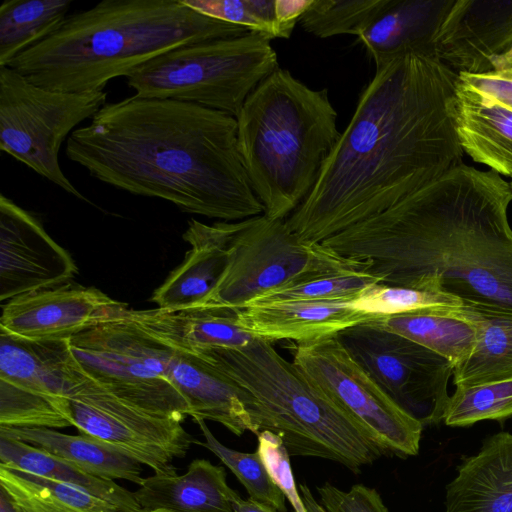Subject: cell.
Masks as SVG:
<instances>
[{
  "label": "cell",
  "instance_id": "cell-1",
  "mask_svg": "<svg viewBox=\"0 0 512 512\" xmlns=\"http://www.w3.org/2000/svg\"><path fill=\"white\" fill-rule=\"evenodd\" d=\"M459 74L435 54L376 67L312 191L287 218L321 243L463 164L454 111Z\"/></svg>",
  "mask_w": 512,
  "mask_h": 512
},
{
  "label": "cell",
  "instance_id": "cell-2",
  "mask_svg": "<svg viewBox=\"0 0 512 512\" xmlns=\"http://www.w3.org/2000/svg\"><path fill=\"white\" fill-rule=\"evenodd\" d=\"M511 202V184L497 172L463 163L321 244L367 262L382 284L512 314Z\"/></svg>",
  "mask_w": 512,
  "mask_h": 512
},
{
  "label": "cell",
  "instance_id": "cell-3",
  "mask_svg": "<svg viewBox=\"0 0 512 512\" xmlns=\"http://www.w3.org/2000/svg\"><path fill=\"white\" fill-rule=\"evenodd\" d=\"M93 178L185 213L239 221L264 213L238 147L237 120L195 104L133 95L106 103L68 137Z\"/></svg>",
  "mask_w": 512,
  "mask_h": 512
},
{
  "label": "cell",
  "instance_id": "cell-4",
  "mask_svg": "<svg viewBox=\"0 0 512 512\" xmlns=\"http://www.w3.org/2000/svg\"><path fill=\"white\" fill-rule=\"evenodd\" d=\"M247 28L213 19L181 0H104L69 15L7 66L53 91H103L117 77L175 48L238 37Z\"/></svg>",
  "mask_w": 512,
  "mask_h": 512
},
{
  "label": "cell",
  "instance_id": "cell-5",
  "mask_svg": "<svg viewBox=\"0 0 512 512\" xmlns=\"http://www.w3.org/2000/svg\"><path fill=\"white\" fill-rule=\"evenodd\" d=\"M240 155L251 187L271 219H287L315 186L338 141L328 90L277 68L246 98L237 117Z\"/></svg>",
  "mask_w": 512,
  "mask_h": 512
},
{
  "label": "cell",
  "instance_id": "cell-6",
  "mask_svg": "<svg viewBox=\"0 0 512 512\" xmlns=\"http://www.w3.org/2000/svg\"><path fill=\"white\" fill-rule=\"evenodd\" d=\"M195 356L252 396L258 433L278 435L290 456L331 460L357 473L384 455L369 432L271 342L256 338L244 348Z\"/></svg>",
  "mask_w": 512,
  "mask_h": 512
},
{
  "label": "cell",
  "instance_id": "cell-7",
  "mask_svg": "<svg viewBox=\"0 0 512 512\" xmlns=\"http://www.w3.org/2000/svg\"><path fill=\"white\" fill-rule=\"evenodd\" d=\"M270 41L249 32L181 46L133 70L127 85L138 97L191 103L236 118L246 98L278 68Z\"/></svg>",
  "mask_w": 512,
  "mask_h": 512
},
{
  "label": "cell",
  "instance_id": "cell-8",
  "mask_svg": "<svg viewBox=\"0 0 512 512\" xmlns=\"http://www.w3.org/2000/svg\"><path fill=\"white\" fill-rule=\"evenodd\" d=\"M368 269L366 262L340 256L321 243L303 241L286 220L261 214L239 221L224 272L201 307L243 309L277 289Z\"/></svg>",
  "mask_w": 512,
  "mask_h": 512
},
{
  "label": "cell",
  "instance_id": "cell-9",
  "mask_svg": "<svg viewBox=\"0 0 512 512\" xmlns=\"http://www.w3.org/2000/svg\"><path fill=\"white\" fill-rule=\"evenodd\" d=\"M103 91L69 93L39 87L0 67V149L80 200L85 196L59 164L64 140L105 104Z\"/></svg>",
  "mask_w": 512,
  "mask_h": 512
},
{
  "label": "cell",
  "instance_id": "cell-10",
  "mask_svg": "<svg viewBox=\"0 0 512 512\" xmlns=\"http://www.w3.org/2000/svg\"><path fill=\"white\" fill-rule=\"evenodd\" d=\"M85 372L108 393L141 410L183 422L189 405L172 383L174 349L130 320L110 322L70 338Z\"/></svg>",
  "mask_w": 512,
  "mask_h": 512
},
{
  "label": "cell",
  "instance_id": "cell-11",
  "mask_svg": "<svg viewBox=\"0 0 512 512\" xmlns=\"http://www.w3.org/2000/svg\"><path fill=\"white\" fill-rule=\"evenodd\" d=\"M293 363L339 402L372 436L384 454L419 452L423 425L400 407L352 358L337 336L294 343Z\"/></svg>",
  "mask_w": 512,
  "mask_h": 512
},
{
  "label": "cell",
  "instance_id": "cell-12",
  "mask_svg": "<svg viewBox=\"0 0 512 512\" xmlns=\"http://www.w3.org/2000/svg\"><path fill=\"white\" fill-rule=\"evenodd\" d=\"M336 336L352 358L423 426L443 420L454 370L450 361L371 321Z\"/></svg>",
  "mask_w": 512,
  "mask_h": 512
},
{
  "label": "cell",
  "instance_id": "cell-13",
  "mask_svg": "<svg viewBox=\"0 0 512 512\" xmlns=\"http://www.w3.org/2000/svg\"><path fill=\"white\" fill-rule=\"evenodd\" d=\"M73 426L157 474H176L193 437L182 422L153 415L108 393L102 386L70 399Z\"/></svg>",
  "mask_w": 512,
  "mask_h": 512
},
{
  "label": "cell",
  "instance_id": "cell-14",
  "mask_svg": "<svg viewBox=\"0 0 512 512\" xmlns=\"http://www.w3.org/2000/svg\"><path fill=\"white\" fill-rule=\"evenodd\" d=\"M131 309L95 287L71 281L15 297L2 306L0 329L27 339L71 338L124 321Z\"/></svg>",
  "mask_w": 512,
  "mask_h": 512
},
{
  "label": "cell",
  "instance_id": "cell-15",
  "mask_svg": "<svg viewBox=\"0 0 512 512\" xmlns=\"http://www.w3.org/2000/svg\"><path fill=\"white\" fill-rule=\"evenodd\" d=\"M77 273L71 255L32 213L0 196V300L69 282Z\"/></svg>",
  "mask_w": 512,
  "mask_h": 512
},
{
  "label": "cell",
  "instance_id": "cell-16",
  "mask_svg": "<svg viewBox=\"0 0 512 512\" xmlns=\"http://www.w3.org/2000/svg\"><path fill=\"white\" fill-rule=\"evenodd\" d=\"M435 55L458 74L512 67V0H454L435 34Z\"/></svg>",
  "mask_w": 512,
  "mask_h": 512
},
{
  "label": "cell",
  "instance_id": "cell-17",
  "mask_svg": "<svg viewBox=\"0 0 512 512\" xmlns=\"http://www.w3.org/2000/svg\"><path fill=\"white\" fill-rule=\"evenodd\" d=\"M0 379L68 400L101 387L78 362L70 338L27 339L1 329Z\"/></svg>",
  "mask_w": 512,
  "mask_h": 512
},
{
  "label": "cell",
  "instance_id": "cell-18",
  "mask_svg": "<svg viewBox=\"0 0 512 512\" xmlns=\"http://www.w3.org/2000/svg\"><path fill=\"white\" fill-rule=\"evenodd\" d=\"M239 221L206 224L189 220L183 239L191 248L151 297L159 310L176 312L204 304L224 272Z\"/></svg>",
  "mask_w": 512,
  "mask_h": 512
},
{
  "label": "cell",
  "instance_id": "cell-19",
  "mask_svg": "<svg viewBox=\"0 0 512 512\" xmlns=\"http://www.w3.org/2000/svg\"><path fill=\"white\" fill-rule=\"evenodd\" d=\"M238 323L255 338L304 343L336 336L346 328L377 317L350 302L289 301L238 309Z\"/></svg>",
  "mask_w": 512,
  "mask_h": 512
},
{
  "label": "cell",
  "instance_id": "cell-20",
  "mask_svg": "<svg viewBox=\"0 0 512 512\" xmlns=\"http://www.w3.org/2000/svg\"><path fill=\"white\" fill-rule=\"evenodd\" d=\"M172 383L189 405L190 417L217 422L237 436L258 434L252 396L201 358L175 350L169 365Z\"/></svg>",
  "mask_w": 512,
  "mask_h": 512
},
{
  "label": "cell",
  "instance_id": "cell-21",
  "mask_svg": "<svg viewBox=\"0 0 512 512\" xmlns=\"http://www.w3.org/2000/svg\"><path fill=\"white\" fill-rule=\"evenodd\" d=\"M238 309L199 307L176 312L131 309L128 320L174 350L198 355L211 349H239L256 338L238 323Z\"/></svg>",
  "mask_w": 512,
  "mask_h": 512
},
{
  "label": "cell",
  "instance_id": "cell-22",
  "mask_svg": "<svg viewBox=\"0 0 512 512\" xmlns=\"http://www.w3.org/2000/svg\"><path fill=\"white\" fill-rule=\"evenodd\" d=\"M444 512H512V434L486 438L446 487Z\"/></svg>",
  "mask_w": 512,
  "mask_h": 512
},
{
  "label": "cell",
  "instance_id": "cell-23",
  "mask_svg": "<svg viewBox=\"0 0 512 512\" xmlns=\"http://www.w3.org/2000/svg\"><path fill=\"white\" fill-rule=\"evenodd\" d=\"M454 0H390L357 36L380 67L408 52L433 53L439 25Z\"/></svg>",
  "mask_w": 512,
  "mask_h": 512
},
{
  "label": "cell",
  "instance_id": "cell-24",
  "mask_svg": "<svg viewBox=\"0 0 512 512\" xmlns=\"http://www.w3.org/2000/svg\"><path fill=\"white\" fill-rule=\"evenodd\" d=\"M454 124L459 144L473 161L512 178V110L460 80Z\"/></svg>",
  "mask_w": 512,
  "mask_h": 512
},
{
  "label": "cell",
  "instance_id": "cell-25",
  "mask_svg": "<svg viewBox=\"0 0 512 512\" xmlns=\"http://www.w3.org/2000/svg\"><path fill=\"white\" fill-rule=\"evenodd\" d=\"M133 493L142 510L170 512H233L238 495L228 485L225 469L206 459L193 460L182 475L143 478Z\"/></svg>",
  "mask_w": 512,
  "mask_h": 512
},
{
  "label": "cell",
  "instance_id": "cell-26",
  "mask_svg": "<svg viewBox=\"0 0 512 512\" xmlns=\"http://www.w3.org/2000/svg\"><path fill=\"white\" fill-rule=\"evenodd\" d=\"M371 322L436 352L454 367L468 357L477 338V325L469 307L425 309Z\"/></svg>",
  "mask_w": 512,
  "mask_h": 512
},
{
  "label": "cell",
  "instance_id": "cell-27",
  "mask_svg": "<svg viewBox=\"0 0 512 512\" xmlns=\"http://www.w3.org/2000/svg\"><path fill=\"white\" fill-rule=\"evenodd\" d=\"M0 435L18 439L63 459L91 475L122 479L140 485L141 464L85 435H69L49 428L0 427Z\"/></svg>",
  "mask_w": 512,
  "mask_h": 512
},
{
  "label": "cell",
  "instance_id": "cell-28",
  "mask_svg": "<svg viewBox=\"0 0 512 512\" xmlns=\"http://www.w3.org/2000/svg\"><path fill=\"white\" fill-rule=\"evenodd\" d=\"M0 463L86 491L109 502L121 512L142 511L134 493L118 485L114 480L91 475L18 439L0 435Z\"/></svg>",
  "mask_w": 512,
  "mask_h": 512
},
{
  "label": "cell",
  "instance_id": "cell-29",
  "mask_svg": "<svg viewBox=\"0 0 512 512\" xmlns=\"http://www.w3.org/2000/svg\"><path fill=\"white\" fill-rule=\"evenodd\" d=\"M476 343L453 370V384L467 387L512 379V314L473 309Z\"/></svg>",
  "mask_w": 512,
  "mask_h": 512
},
{
  "label": "cell",
  "instance_id": "cell-30",
  "mask_svg": "<svg viewBox=\"0 0 512 512\" xmlns=\"http://www.w3.org/2000/svg\"><path fill=\"white\" fill-rule=\"evenodd\" d=\"M71 0H5L0 6V67L54 33Z\"/></svg>",
  "mask_w": 512,
  "mask_h": 512
},
{
  "label": "cell",
  "instance_id": "cell-31",
  "mask_svg": "<svg viewBox=\"0 0 512 512\" xmlns=\"http://www.w3.org/2000/svg\"><path fill=\"white\" fill-rule=\"evenodd\" d=\"M73 426L70 402L33 392L0 379V427L64 428Z\"/></svg>",
  "mask_w": 512,
  "mask_h": 512
},
{
  "label": "cell",
  "instance_id": "cell-32",
  "mask_svg": "<svg viewBox=\"0 0 512 512\" xmlns=\"http://www.w3.org/2000/svg\"><path fill=\"white\" fill-rule=\"evenodd\" d=\"M204 442L195 443L215 454L223 464L238 478L246 488L249 499L273 509L275 512H287L285 496L271 480L259 454L243 453L226 447L212 434L205 420L195 418Z\"/></svg>",
  "mask_w": 512,
  "mask_h": 512
},
{
  "label": "cell",
  "instance_id": "cell-33",
  "mask_svg": "<svg viewBox=\"0 0 512 512\" xmlns=\"http://www.w3.org/2000/svg\"><path fill=\"white\" fill-rule=\"evenodd\" d=\"M512 416V379L467 387H456L450 396L443 421L464 427L483 420H504Z\"/></svg>",
  "mask_w": 512,
  "mask_h": 512
},
{
  "label": "cell",
  "instance_id": "cell-34",
  "mask_svg": "<svg viewBox=\"0 0 512 512\" xmlns=\"http://www.w3.org/2000/svg\"><path fill=\"white\" fill-rule=\"evenodd\" d=\"M390 0H314L300 20L302 28L319 38L358 36Z\"/></svg>",
  "mask_w": 512,
  "mask_h": 512
},
{
  "label": "cell",
  "instance_id": "cell-35",
  "mask_svg": "<svg viewBox=\"0 0 512 512\" xmlns=\"http://www.w3.org/2000/svg\"><path fill=\"white\" fill-rule=\"evenodd\" d=\"M350 304L377 318L425 309L467 307L460 299L443 293L380 282L365 288Z\"/></svg>",
  "mask_w": 512,
  "mask_h": 512
},
{
  "label": "cell",
  "instance_id": "cell-36",
  "mask_svg": "<svg viewBox=\"0 0 512 512\" xmlns=\"http://www.w3.org/2000/svg\"><path fill=\"white\" fill-rule=\"evenodd\" d=\"M379 282L378 278L364 272L321 277L268 292L248 306L289 301L351 302L365 288Z\"/></svg>",
  "mask_w": 512,
  "mask_h": 512
},
{
  "label": "cell",
  "instance_id": "cell-37",
  "mask_svg": "<svg viewBox=\"0 0 512 512\" xmlns=\"http://www.w3.org/2000/svg\"><path fill=\"white\" fill-rule=\"evenodd\" d=\"M194 11L247 28L270 40L277 38L275 0H181Z\"/></svg>",
  "mask_w": 512,
  "mask_h": 512
},
{
  "label": "cell",
  "instance_id": "cell-38",
  "mask_svg": "<svg viewBox=\"0 0 512 512\" xmlns=\"http://www.w3.org/2000/svg\"><path fill=\"white\" fill-rule=\"evenodd\" d=\"M0 486L10 494L20 512H75L15 466L0 463Z\"/></svg>",
  "mask_w": 512,
  "mask_h": 512
},
{
  "label": "cell",
  "instance_id": "cell-39",
  "mask_svg": "<svg viewBox=\"0 0 512 512\" xmlns=\"http://www.w3.org/2000/svg\"><path fill=\"white\" fill-rule=\"evenodd\" d=\"M259 454L271 480L291 504L294 512H307L297 489L290 464V454L282 439L263 430L257 434Z\"/></svg>",
  "mask_w": 512,
  "mask_h": 512
},
{
  "label": "cell",
  "instance_id": "cell-40",
  "mask_svg": "<svg viewBox=\"0 0 512 512\" xmlns=\"http://www.w3.org/2000/svg\"><path fill=\"white\" fill-rule=\"evenodd\" d=\"M321 505L327 512H388L376 489L356 484L349 491L325 483L317 487Z\"/></svg>",
  "mask_w": 512,
  "mask_h": 512
},
{
  "label": "cell",
  "instance_id": "cell-41",
  "mask_svg": "<svg viewBox=\"0 0 512 512\" xmlns=\"http://www.w3.org/2000/svg\"><path fill=\"white\" fill-rule=\"evenodd\" d=\"M459 80L512 110V67L485 74H459Z\"/></svg>",
  "mask_w": 512,
  "mask_h": 512
},
{
  "label": "cell",
  "instance_id": "cell-42",
  "mask_svg": "<svg viewBox=\"0 0 512 512\" xmlns=\"http://www.w3.org/2000/svg\"><path fill=\"white\" fill-rule=\"evenodd\" d=\"M314 0H275L277 38L288 39L297 22L311 8Z\"/></svg>",
  "mask_w": 512,
  "mask_h": 512
},
{
  "label": "cell",
  "instance_id": "cell-43",
  "mask_svg": "<svg viewBox=\"0 0 512 512\" xmlns=\"http://www.w3.org/2000/svg\"><path fill=\"white\" fill-rule=\"evenodd\" d=\"M233 512H275L273 509L251 499L244 500L238 494L233 500Z\"/></svg>",
  "mask_w": 512,
  "mask_h": 512
},
{
  "label": "cell",
  "instance_id": "cell-44",
  "mask_svg": "<svg viewBox=\"0 0 512 512\" xmlns=\"http://www.w3.org/2000/svg\"><path fill=\"white\" fill-rule=\"evenodd\" d=\"M299 490L307 512H327L324 507L316 501L306 484H300Z\"/></svg>",
  "mask_w": 512,
  "mask_h": 512
},
{
  "label": "cell",
  "instance_id": "cell-45",
  "mask_svg": "<svg viewBox=\"0 0 512 512\" xmlns=\"http://www.w3.org/2000/svg\"><path fill=\"white\" fill-rule=\"evenodd\" d=\"M0 512H20L10 494L2 486H0Z\"/></svg>",
  "mask_w": 512,
  "mask_h": 512
},
{
  "label": "cell",
  "instance_id": "cell-46",
  "mask_svg": "<svg viewBox=\"0 0 512 512\" xmlns=\"http://www.w3.org/2000/svg\"><path fill=\"white\" fill-rule=\"evenodd\" d=\"M141 512H170V511L158 509V510H148V511L142 510Z\"/></svg>",
  "mask_w": 512,
  "mask_h": 512
},
{
  "label": "cell",
  "instance_id": "cell-47",
  "mask_svg": "<svg viewBox=\"0 0 512 512\" xmlns=\"http://www.w3.org/2000/svg\"><path fill=\"white\" fill-rule=\"evenodd\" d=\"M510 184H511V187H512V182Z\"/></svg>",
  "mask_w": 512,
  "mask_h": 512
}]
</instances>
